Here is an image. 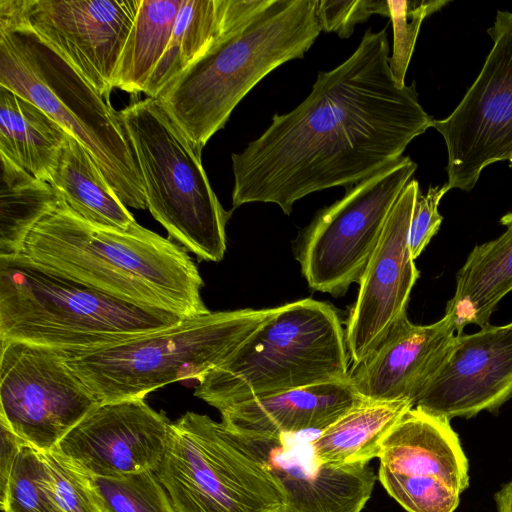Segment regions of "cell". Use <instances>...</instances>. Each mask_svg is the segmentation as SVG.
I'll return each mask as SVG.
<instances>
[{"mask_svg": "<svg viewBox=\"0 0 512 512\" xmlns=\"http://www.w3.org/2000/svg\"><path fill=\"white\" fill-rule=\"evenodd\" d=\"M389 61L385 28L368 29L348 59L318 73L304 101L233 153V209L264 202L289 215L303 197L350 188L402 157L433 118L414 83L396 82Z\"/></svg>", "mask_w": 512, "mask_h": 512, "instance_id": "obj_1", "label": "cell"}, {"mask_svg": "<svg viewBox=\"0 0 512 512\" xmlns=\"http://www.w3.org/2000/svg\"><path fill=\"white\" fill-rule=\"evenodd\" d=\"M39 268L118 300L181 318L210 311L203 280L184 246L137 222L119 231L92 225L62 200L17 254Z\"/></svg>", "mask_w": 512, "mask_h": 512, "instance_id": "obj_2", "label": "cell"}, {"mask_svg": "<svg viewBox=\"0 0 512 512\" xmlns=\"http://www.w3.org/2000/svg\"><path fill=\"white\" fill-rule=\"evenodd\" d=\"M317 0H241L221 36L157 96L200 149L246 94L287 61L302 58L321 30Z\"/></svg>", "mask_w": 512, "mask_h": 512, "instance_id": "obj_3", "label": "cell"}, {"mask_svg": "<svg viewBox=\"0 0 512 512\" xmlns=\"http://www.w3.org/2000/svg\"><path fill=\"white\" fill-rule=\"evenodd\" d=\"M339 314L305 298L278 306L225 361L197 381L194 395L219 411L241 402L350 379Z\"/></svg>", "mask_w": 512, "mask_h": 512, "instance_id": "obj_4", "label": "cell"}, {"mask_svg": "<svg viewBox=\"0 0 512 512\" xmlns=\"http://www.w3.org/2000/svg\"><path fill=\"white\" fill-rule=\"evenodd\" d=\"M0 86L38 106L78 140L126 207L147 208L141 174L118 111L32 31L2 20Z\"/></svg>", "mask_w": 512, "mask_h": 512, "instance_id": "obj_5", "label": "cell"}, {"mask_svg": "<svg viewBox=\"0 0 512 512\" xmlns=\"http://www.w3.org/2000/svg\"><path fill=\"white\" fill-rule=\"evenodd\" d=\"M277 308L210 311L122 342L59 352L99 403L144 399L172 382L198 380Z\"/></svg>", "mask_w": 512, "mask_h": 512, "instance_id": "obj_6", "label": "cell"}, {"mask_svg": "<svg viewBox=\"0 0 512 512\" xmlns=\"http://www.w3.org/2000/svg\"><path fill=\"white\" fill-rule=\"evenodd\" d=\"M182 319L49 273L19 255L0 257V340L77 350L122 342Z\"/></svg>", "mask_w": 512, "mask_h": 512, "instance_id": "obj_7", "label": "cell"}, {"mask_svg": "<svg viewBox=\"0 0 512 512\" xmlns=\"http://www.w3.org/2000/svg\"><path fill=\"white\" fill-rule=\"evenodd\" d=\"M141 174L146 205L169 235L199 259L226 251V211L210 186L198 148L157 98L118 111Z\"/></svg>", "mask_w": 512, "mask_h": 512, "instance_id": "obj_8", "label": "cell"}, {"mask_svg": "<svg viewBox=\"0 0 512 512\" xmlns=\"http://www.w3.org/2000/svg\"><path fill=\"white\" fill-rule=\"evenodd\" d=\"M155 472L175 512H283L273 476L230 429L204 414L171 422Z\"/></svg>", "mask_w": 512, "mask_h": 512, "instance_id": "obj_9", "label": "cell"}, {"mask_svg": "<svg viewBox=\"0 0 512 512\" xmlns=\"http://www.w3.org/2000/svg\"><path fill=\"white\" fill-rule=\"evenodd\" d=\"M417 165L402 156L346 189L302 231L297 249L301 272L313 290L342 296L359 283L387 218Z\"/></svg>", "mask_w": 512, "mask_h": 512, "instance_id": "obj_10", "label": "cell"}, {"mask_svg": "<svg viewBox=\"0 0 512 512\" xmlns=\"http://www.w3.org/2000/svg\"><path fill=\"white\" fill-rule=\"evenodd\" d=\"M488 34L493 46L453 112L433 119L447 150L450 189L470 191L487 166L512 167V12L498 11Z\"/></svg>", "mask_w": 512, "mask_h": 512, "instance_id": "obj_11", "label": "cell"}, {"mask_svg": "<svg viewBox=\"0 0 512 512\" xmlns=\"http://www.w3.org/2000/svg\"><path fill=\"white\" fill-rule=\"evenodd\" d=\"M99 402L57 349L1 342L0 422L48 452Z\"/></svg>", "mask_w": 512, "mask_h": 512, "instance_id": "obj_12", "label": "cell"}, {"mask_svg": "<svg viewBox=\"0 0 512 512\" xmlns=\"http://www.w3.org/2000/svg\"><path fill=\"white\" fill-rule=\"evenodd\" d=\"M141 0H0V20L54 49L110 102L114 72Z\"/></svg>", "mask_w": 512, "mask_h": 512, "instance_id": "obj_13", "label": "cell"}, {"mask_svg": "<svg viewBox=\"0 0 512 512\" xmlns=\"http://www.w3.org/2000/svg\"><path fill=\"white\" fill-rule=\"evenodd\" d=\"M378 477L407 512H454L469 482L450 420L413 407L382 442Z\"/></svg>", "mask_w": 512, "mask_h": 512, "instance_id": "obj_14", "label": "cell"}, {"mask_svg": "<svg viewBox=\"0 0 512 512\" xmlns=\"http://www.w3.org/2000/svg\"><path fill=\"white\" fill-rule=\"evenodd\" d=\"M419 191L416 180L405 186L360 279L345 331L351 367L365 360L407 316L410 294L420 276L409 247L410 224Z\"/></svg>", "mask_w": 512, "mask_h": 512, "instance_id": "obj_15", "label": "cell"}, {"mask_svg": "<svg viewBox=\"0 0 512 512\" xmlns=\"http://www.w3.org/2000/svg\"><path fill=\"white\" fill-rule=\"evenodd\" d=\"M171 422L144 399L96 405L55 450L88 477L156 471Z\"/></svg>", "mask_w": 512, "mask_h": 512, "instance_id": "obj_16", "label": "cell"}, {"mask_svg": "<svg viewBox=\"0 0 512 512\" xmlns=\"http://www.w3.org/2000/svg\"><path fill=\"white\" fill-rule=\"evenodd\" d=\"M512 398V322L455 335L414 407L452 419L496 411Z\"/></svg>", "mask_w": 512, "mask_h": 512, "instance_id": "obj_17", "label": "cell"}, {"mask_svg": "<svg viewBox=\"0 0 512 512\" xmlns=\"http://www.w3.org/2000/svg\"><path fill=\"white\" fill-rule=\"evenodd\" d=\"M230 430L279 485L283 512H361L371 497L376 476L369 464H325L296 434Z\"/></svg>", "mask_w": 512, "mask_h": 512, "instance_id": "obj_18", "label": "cell"}, {"mask_svg": "<svg viewBox=\"0 0 512 512\" xmlns=\"http://www.w3.org/2000/svg\"><path fill=\"white\" fill-rule=\"evenodd\" d=\"M452 315L435 323L417 325L402 318L379 346L350 368L356 391L370 401L416 399L436 373L455 337Z\"/></svg>", "mask_w": 512, "mask_h": 512, "instance_id": "obj_19", "label": "cell"}, {"mask_svg": "<svg viewBox=\"0 0 512 512\" xmlns=\"http://www.w3.org/2000/svg\"><path fill=\"white\" fill-rule=\"evenodd\" d=\"M350 379L315 384L221 409V422L245 433L294 435L320 432L365 401Z\"/></svg>", "mask_w": 512, "mask_h": 512, "instance_id": "obj_20", "label": "cell"}, {"mask_svg": "<svg viewBox=\"0 0 512 512\" xmlns=\"http://www.w3.org/2000/svg\"><path fill=\"white\" fill-rule=\"evenodd\" d=\"M506 231L494 240L477 245L456 274L454 296L445 313L453 316L456 335L468 324L490 325L500 300L512 291V212L501 217Z\"/></svg>", "mask_w": 512, "mask_h": 512, "instance_id": "obj_21", "label": "cell"}, {"mask_svg": "<svg viewBox=\"0 0 512 512\" xmlns=\"http://www.w3.org/2000/svg\"><path fill=\"white\" fill-rule=\"evenodd\" d=\"M48 183L77 216L92 225L125 231L136 223L87 150L69 134Z\"/></svg>", "mask_w": 512, "mask_h": 512, "instance_id": "obj_22", "label": "cell"}, {"mask_svg": "<svg viewBox=\"0 0 512 512\" xmlns=\"http://www.w3.org/2000/svg\"><path fill=\"white\" fill-rule=\"evenodd\" d=\"M413 407L409 400H365L318 432L310 444L325 464L366 465L379 457L385 437Z\"/></svg>", "mask_w": 512, "mask_h": 512, "instance_id": "obj_23", "label": "cell"}, {"mask_svg": "<svg viewBox=\"0 0 512 512\" xmlns=\"http://www.w3.org/2000/svg\"><path fill=\"white\" fill-rule=\"evenodd\" d=\"M67 136L38 106L0 86V155L48 182Z\"/></svg>", "mask_w": 512, "mask_h": 512, "instance_id": "obj_24", "label": "cell"}, {"mask_svg": "<svg viewBox=\"0 0 512 512\" xmlns=\"http://www.w3.org/2000/svg\"><path fill=\"white\" fill-rule=\"evenodd\" d=\"M240 3L241 0H183L168 46L143 93L157 98L221 36Z\"/></svg>", "mask_w": 512, "mask_h": 512, "instance_id": "obj_25", "label": "cell"}, {"mask_svg": "<svg viewBox=\"0 0 512 512\" xmlns=\"http://www.w3.org/2000/svg\"><path fill=\"white\" fill-rule=\"evenodd\" d=\"M182 3L183 0H141L114 72V88L144 92L168 46Z\"/></svg>", "mask_w": 512, "mask_h": 512, "instance_id": "obj_26", "label": "cell"}, {"mask_svg": "<svg viewBox=\"0 0 512 512\" xmlns=\"http://www.w3.org/2000/svg\"><path fill=\"white\" fill-rule=\"evenodd\" d=\"M60 201L48 182L1 155L0 257L17 255L31 230Z\"/></svg>", "mask_w": 512, "mask_h": 512, "instance_id": "obj_27", "label": "cell"}, {"mask_svg": "<svg viewBox=\"0 0 512 512\" xmlns=\"http://www.w3.org/2000/svg\"><path fill=\"white\" fill-rule=\"evenodd\" d=\"M0 504L3 512H62L42 452L22 446L0 491Z\"/></svg>", "mask_w": 512, "mask_h": 512, "instance_id": "obj_28", "label": "cell"}, {"mask_svg": "<svg viewBox=\"0 0 512 512\" xmlns=\"http://www.w3.org/2000/svg\"><path fill=\"white\" fill-rule=\"evenodd\" d=\"M89 478L102 512H175L155 471Z\"/></svg>", "mask_w": 512, "mask_h": 512, "instance_id": "obj_29", "label": "cell"}, {"mask_svg": "<svg viewBox=\"0 0 512 512\" xmlns=\"http://www.w3.org/2000/svg\"><path fill=\"white\" fill-rule=\"evenodd\" d=\"M392 20L394 42L390 57V70L396 82L404 86L407 68L412 57L415 43L423 20L439 11L450 1L446 0H387Z\"/></svg>", "mask_w": 512, "mask_h": 512, "instance_id": "obj_30", "label": "cell"}, {"mask_svg": "<svg viewBox=\"0 0 512 512\" xmlns=\"http://www.w3.org/2000/svg\"><path fill=\"white\" fill-rule=\"evenodd\" d=\"M42 454L55 499L62 512H102L88 476L55 449Z\"/></svg>", "mask_w": 512, "mask_h": 512, "instance_id": "obj_31", "label": "cell"}, {"mask_svg": "<svg viewBox=\"0 0 512 512\" xmlns=\"http://www.w3.org/2000/svg\"><path fill=\"white\" fill-rule=\"evenodd\" d=\"M316 14L321 30L334 32L341 38L350 37L355 26L373 14L390 16L387 0H317Z\"/></svg>", "mask_w": 512, "mask_h": 512, "instance_id": "obj_32", "label": "cell"}, {"mask_svg": "<svg viewBox=\"0 0 512 512\" xmlns=\"http://www.w3.org/2000/svg\"><path fill=\"white\" fill-rule=\"evenodd\" d=\"M449 190L448 184L445 183L443 186H430L425 195L421 191L418 192L409 230V247L414 260L438 232L443 220L438 212V206Z\"/></svg>", "mask_w": 512, "mask_h": 512, "instance_id": "obj_33", "label": "cell"}, {"mask_svg": "<svg viewBox=\"0 0 512 512\" xmlns=\"http://www.w3.org/2000/svg\"><path fill=\"white\" fill-rule=\"evenodd\" d=\"M1 453H0V491L5 487L15 459L24 444L5 424L0 422Z\"/></svg>", "mask_w": 512, "mask_h": 512, "instance_id": "obj_34", "label": "cell"}, {"mask_svg": "<svg viewBox=\"0 0 512 512\" xmlns=\"http://www.w3.org/2000/svg\"><path fill=\"white\" fill-rule=\"evenodd\" d=\"M497 512H512V481L505 484L495 496Z\"/></svg>", "mask_w": 512, "mask_h": 512, "instance_id": "obj_35", "label": "cell"}]
</instances>
